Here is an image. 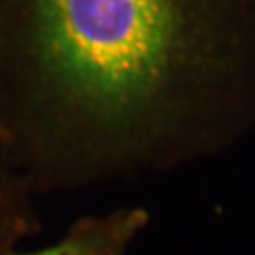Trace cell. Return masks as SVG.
<instances>
[{
    "instance_id": "obj_1",
    "label": "cell",
    "mask_w": 255,
    "mask_h": 255,
    "mask_svg": "<svg viewBox=\"0 0 255 255\" xmlns=\"http://www.w3.org/2000/svg\"><path fill=\"white\" fill-rule=\"evenodd\" d=\"M255 118V0H0V151L36 191L172 170Z\"/></svg>"
},
{
    "instance_id": "obj_2",
    "label": "cell",
    "mask_w": 255,
    "mask_h": 255,
    "mask_svg": "<svg viewBox=\"0 0 255 255\" xmlns=\"http://www.w3.org/2000/svg\"><path fill=\"white\" fill-rule=\"evenodd\" d=\"M147 227L149 212L144 206H118L82 216L51 244L6 255H128Z\"/></svg>"
},
{
    "instance_id": "obj_3",
    "label": "cell",
    "mask_w": 255,
    "mask_h": 255,
    "mask_svg": "<svg viewBox=\"0 0 255 255\" xmlns=\"http://www.w3.org/2000/svg\"><path fill=\"white\" fill-rule=\"evenodd\" d=\"M32 195L25 176L0 151V255L17 250L40 227Z\"/></svg>"
},
{
    "instance_id": "obj_4",
    "label": "cell",
    "mask_w": 255,
    "mask_h": 255,
    "mask_svg": "<svg viewBox=\"0 0 255 255\" xmlns=\"http://www.w3.org/2000/svg\"><path fill=\"white\" fill-rule=\"evenodd\" d=\"M4 144V132H2V127H0V147Z\"/></svg>"
}]
</instances>
